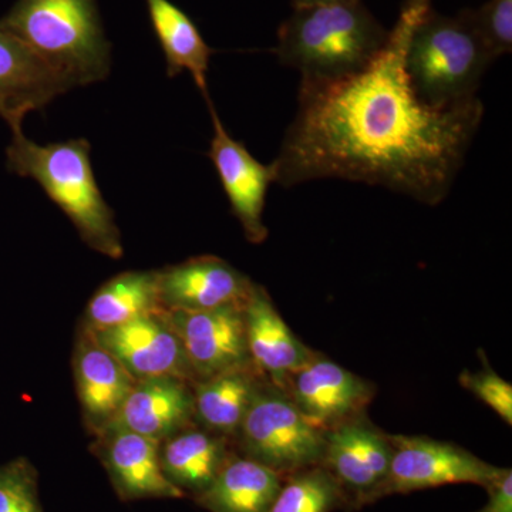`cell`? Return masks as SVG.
I'll list each match as a JSON object with an SVG mask.
<instances>
[{"label": "cell", "mask_w": 512, "mask_h": 512, "mask_svg": "<svg viewBox=\"0 0 512 512\" xmlns=\"http://www.w3.org/2000/svg\"><path fill=\"white\" fill-rule=\"evenodd\" d=\"M431 0H404L379 56L339 82L299 86L298 110L272 167L289 188L338 178L377 185L421 204L446 200L463 168L484 104L440 109L417 99L406 52Z\"/></svg>", "instance_id": "6da1fadb"}, {"label": "cell", "mask_w": 512, "mask_h": 512, "mask_svg": "<svg viewBox=\"0 0 512 512\" xmlns=\"http://www.w3.org/2000/svg\"><path fill=\"white\" fill-rule=\"evenodd\" d=\"M389 35L362 0H335L293 8L278 30L274 53L301 73L302 84L333 83L363 72Z\"/></svg>", "instance_id": "7a4b0ae2"}, {"label": "cell", "mask_w": 512, "mask_h": 512, "mask_svg": "<svg viewBox=\"0 0 512 512\" xmlns=\"http://www.w3.org/2000/svg\"><path fill=\"white\" fill-rule=\"evenodd\" d=\"M22 124H9L12 140L6 165L10 173L35 180L93 251L120 259L124 254L120 229L94 177L89 141L74 138L40 146L25 136Z\"/></svg>", "instance_id": "3957f363"}, {"label": "cell", "mask_w": 512, "mask_h": 512, "mask_svg": "<svg viewBox=\"0 0 512 512\" xmlns=\"http://www.w3.org/2000/svg\"><path fill=\"white\" fill-rule=\"evenodd\" d=\"M0 30L25 43L74 89L109 77L110 43L96 0H18L0 19Z\"/></svg>", "instance_id": "277c9868"}, {"label": "cell", "mask_w": 512, "mask_h": 512, "mask_svg": "<svg viewBox=\"0 0 512 512\" xmlns=\"http://www.w3.org/2000/svg\"><path fill=\"white\" fill-rule=\"evenodd\" d=\"M493 62L466 9L450 18L431 8L414 28L406 52V72L417 99L440 109L477 99Z\"/></svg>", "instance_id": "5b68a950"}, {"label": "cell", "mask_w": 512, "mask_h": 512, "mask_svg": "<svg viewBox=\"0 0 512 512\" xmlns=\"http://www.w3.org/2000/svg\"><path fill=\"white\" fill-rule=\"evenodd\" d=\"M234 444L242 456L286 477L322 466L326 431L299 412L286 390L265 380L242 420Z\"/></svg>", "instance_id": "8992f818"}, {"label": "cell", "mask_w": 512, "mask_h": 512, "mask_svg": "<svg viewBox=\"0 0 512 512\" xmlns=\"http://www.w3.org/2000/svg\"><path fill=\"white\" fill-rule=\"evenodd\" d=\"M393 444L389 476L380 498L409 494L450 484H474L487 488L504 468L485 463L470 451L423 436H390Z\"/></svg>", "instance_id": "52a82bcc"}, {"label": "cell", "mask_w": 512, "mask_h": 512, "mask_svg": "<svg viewBox=\"0 0 512 512\" xmlns=\"http://www.w3.org/2000/svg\"><path fill=\"white\" fill-rule=\"evenodd\" d=\"M393 444L365 414L326 430L322 466L336 478L349 504L375 503L389 476Z\"/></svg>", "instance_id": "ba28073f"}, {"label": "cell", "mask_w": 512, "mask_h": 512, "mask_svg": "<svg viewBox=\"0 0 512 512\" xmlns=\"http://www.w3.org/2000/svg\"><path fill=\"white\" fill-rule=\"evenodd\" d=\"M207 103L214 128L208 157L220 177L232 214L244 229L245 238L252 244H262L269 235L264 210L269 187L275 183L274 167L259 163L245 144L229 136L211 99Z\"/></svg>", "instance_id": "9c48e42d"}, {"label": "cell", "mask_w": 512, "mask_h": 512, "mask_svg": "<svg viewBox=\"0 0 512 512\" xmlns=\"http://www.w3.org/2000/svg\"><path fill=\"white\" fill-rule=\"evenodd\" d=\"M165 315L180 338L197 382L251 363L244 303L210 311H165Z\"/></svg>", "instance_id": "30bf717a"}, {"label": "cell", "mask_w": 512, "mask_h": 512, "mask_svg": "<svg viewBox=\"0 0 512 512\" xmlns=\"http://www.w3.org/2000/svg\"><path fill=\"white\" fill-rule=\"evenodd\" d=\"M90 332L136 380L178 377L192 384L197 382L165 311Z\"/></svg>", "instance_id": "8fae6325"}, {"label": "cell", "mask_w": 512, "mask_h": 512, "mask_svg": "<svg viewBox=\"0 0 512 512\" xmlns=\"http://www.w3.org/2000/svg\"><path fill=\"white\" fill-rule=\"evenodd\" d=\"M160 441L119 427L94 434L93 453L103 464L117 497L138 500H180L187 495L165 477Z\"/></svg>", "instance_id": "7c38bea8"}, {"label": "cell", "mask_w": 512, "mask_h": 512, "mask_svg": "<svg viewBox=\"0 0 512 512\" xmlns=\"http://www.w3.org/2000/svg\"><path fill=\"white\" fill-rule=\"evenodd\" d=\"M286 392L311 423L329 430L365 414L376 389L372 383L319 355L289 379Z\"/></svg>", "instance_id": "4fadbf2b"}, {"label": "cell", "mask_w": 512, "mask_h": 512, "mask_svg": "<svg viewBox=\"0 0 512 512\" xmlns=\"http://www.w3.org/2000/svg\"><path fill=\"white\" fill-rule=\"evenodd\" d=\"M254 282L218 256L205 255L158 271L164 311L200 312L247 301Z\"/></svg>", "instance_id": "5bb4252c"}, {"label": "cell", "mask_w": 512, "mask_h": 512, "mask_svg": "<svg viewBox=\"0 0 512 512\" xmlns=\"http://www.w3.org/2000/svg\"><path fill=\"white\" fill-rule=\"evenodd\" d=\"M73 372L84 423L99 433L120 412L137 380L84 326L74 346Z\"/></svg>", "instance_id": "9a60e30c"}, {"label": "cell", "mask_w": 512, "mask_h": 512, "mask_svg": "<svg viewBox=\"0 0 512 512\" xmlns=\"http://www.w3.org/2000/svg\"><path fill=\"white\" fill-rule=\"evenodd\" d=\"M244 315L251 362L269 382L286 390L289 379L308 365L316 352L293 335L261 285L252 286Z\"/></svg>", "instance_id": "2e32d148"}, {"label": "cell", "mask_w": 512, "mask_h": 512, "mask_svg": "<svg viewBox=\"0 0 512 512\" xmlns=\"http://www.w3.org/2000/svg\"><path fill=\"white\" fill-rule=\"evenodd\" d=\"M74 86L25 43L0 30V110L6 123H23Z\"/></svg>", "instance_id": "e0dca14e"}, {"label": "cell", "mask_w": 512, "mask_h": 512, "mask_svg": "<svg viewBox=\"0 0 512 512\" xmlns=\"http://www.w3.org/2000/svg\"><path fill=\"white\" fill-rule=\"evenodd\" d=\"M192 424V383L178 377H151L137 380L120 412L106 427H119L163 443Z\"/></svg>", "instance_id": "ac0fdd59"}, {"label": "cell", "mask_w": 512, "mask_h": 512, "mask_svg": "<svg viewBox=\"0 0 512 512\" xmlns=\"http://www.w3.org/2000/svg\"><path fill=\"white\" fill-rule=\"evenodd\" d=\"M237 450L229 437L192 424L160 444L165 477L187 497L204 493Z\"/></svg>", "instance_id": "d6986e66"}, {"label": "cell", "mask_w": 512, "mask_h": 512, "mask_svg": "<svg viewBox=\"0 0 512 512\" xmlns=\"http://www.w3.org/2000/svg\"><path fill=\"white\" fill-rule=\"evenodd\" d=\"M265 380L268 379L251 362L192 384L195 424L235 440Z\"/></svg>", "instance_id": "ffe728a7"}, {"label": "cell", "mask_w": 512, "mask_h": 512, "mask_svg": "<svg viewBox=\"0 0 512 512\" xmlns=\"http://www.w3.org/2000/svg\"><path fill=\"white\" fill-rule=\"evenodd\" d=\"M284 478L235 450L210 487L194 501L210 512H268Z\"/></svg>", "instance_id": "44dd1931"}, {"label": "cell", "mask_w": 512, "mask_h": 512, "mask_svg": "<svg viewBox=\"0 0 512 512\" xmlns=\"http://www.w3.org/2000/svg\"><path fill=\"white\" fill-rule=\"evenodd\" d=\"M146 2L151 25L167 60L168 76L190 73L205 100L210 99L207 76L214 50L207 45L190 16L170 0Z\"/></svg>", "instance_id": "7402d4cb"}, {"label": "cell", "mask_w": 512, "mask_h": 512, "mask_svg": "<svg viewBox=\"0 0 512 512\" xmlns=\"http://www.w3.org/2000/svg\"><path fill=\"white\" fill-rule=\"evenodd\" d=\"M164 311L158 271H128L113 276L97 289L84 312L83 326L101 330Z\"/></svg>", "instance_id": "603a6c76"}, {"label": "cell", "mask_w": 512, "mask_h": 512, "mask_svg": "<svg viewBox=\"0 0 512 512\" xmlns=\"http://www.w3.org/2000/svg\"><path fill=\"white\" fill-rule=\"evenodd\" d=\"M345 505L348 497L336 478L315 466L286 476L268 512H333Z\"/></svg>", "instance_id": "cb8c5ba5"}, {"label": "cell", "mask_w": 512, "mask_h": 512, "mask_svg": "<svg viewBox=\"0 0 512 512\" xmlns=\"http://www.w3.org/2000/svg\"><path fill=\"white\" fill-rule=\"evenodd\" d=\"M0 512H45L39 474L29 458H13L0 466Z\"/></svg>", "instance_id": "d4e9b609"}, {"label": "cell", "mask_w": 512, "mask_h": 512, "mask_svg": "<svg viewBox=\"0 0 512 512\" xmlns=\"http://www.w3.org/2000/svg\"><path fill=\"white\" fill-rule=\"evenodd\" d=\"M491 59L510 55L512 50V0H488L481 8L466 9Z\"/></svg>", "instance_id": "484cf974"}, {"label": "cell", "mask_w": 512, "mask_h": 512, "mask_svg": "<svg viewBox=\"0 0 512 512\" xmlns=\"http://www.w3.org/2000/svg\"><path fill=\"white\" fill-rule=\"evenodd\" d=\"M480 357L483 360V369L474 373L464 370L460 375L461 386L491 407V410L511 426L512 386L491 369L483 352H480Z\"/></svg>", "instance_id": "4316f807"}, {"label": "cell", "mask_w": 512, "mask_h": 512, "mask_svg": "<svg viewBox=\"0 0 512 512\" xmlns=\"http://www.w3.org/2000/svg\"><path fill=\"white\" fill-rule=\"evenodd\" d=\"M488 493L487 504L476 512H512V471L504 468L501 476L485 488Z\"/></svg>", "instance_id": "83f0119b"}, {"label": "cell", "mask_w": 512, "mask_h": 512, "mask_svg": "<svg viewBox=\"0 0 512 512\" xmlns=\"http://www.w3.org/2000/svg\"><path fill=\"white\" fill-rule=\"evenodd\" d=\"M335 2V0H292L293 8H301V6L319 5V3Z\"/></svg>", "instance_id": "f1b7e54d"}, {"label": "cell", "mask_w": 512, "mask_h": 512, "mask_svg": "<svg viewBox=\"0 0 512 512\" xmlns=\"http://www.w3.org/2000/svg\"><path fill=\"white\" fill-rule=\"evenodd\" d=\"M0 117H2V110H0Z\"/></svg>", "instance_id": "f546056e"}]
</instances>
